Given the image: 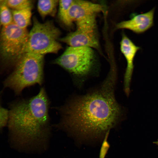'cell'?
<instances>
[{
    "instance_id": "cell-1",
    "label": "cell",
    "mask_w": 158,
    "mask_h": 158,
    "mask_svg": "<svg viewBox=\"0 0 158 158\" xmlns=\"http://www.w3.org/2000/svg\"><path fill=\"white\" fill-rule=\"evenodd\" d=\"M116 73L111 69L99 88L75 98L62 107V119L58 127L97 135L113 126L122 113L114 95Z\"/></svg>"
},
{
    "instance_id": "cell-2",
    "label": "cell",
    "mask_w": 158,
    "mask_h": 158,
    "mask_svg": "<svg viewBox=\"0 0 158 158\" xmlns=\"http://www.w3.org/2000/svg\"><path fill=\"white\" fill-rule=\"evenodd\" d=\"M8 123L20 145L26 148H46L50 134L49 101L42 88L27 99L9 103Z\"/></svg>"
},
{
    "instance_id": "cell-3",
    "label": "cell",
    "mask_w": 158,
    "mask_h": 158,
    "mask_svg": "<svg viewBox=\"0 0 158 158\" xmlns=\"http://www.w3.org/2000/svg\"><path fill=\"white\" fill-rule=\"evenodd\" d=\"M44 55L30 53L23 54L12 71L3 82L4 88H8L16 95L25 88L43 82Z\"/></svg>"
},
{
    "instance_id": "cell-4",
    "label": "cell",
    "mask_w": 158,
    "mask_h": 158,
    "mask_svg": "<svg viewBox=\"0 0 158 158\" xmlns=\"http://www.w3.org/2000/svg\"><path fill=\"white\" fill-rule=\"evenodd\" d=\"M61 34L59 29L53 21L47 20L42 23L34 17L32 27L29 32L24 54L30 53L44 55L57 53L62 48L58 41Z\"/></svg>"
},
{
    "instance_id": "cell-5",
    "label": "cell",
    "mask_w": 158,
    "mask_h": 158,
    "mask_svg": "<svg viewBox=\"0 0 158 158\" xmlns=\"http://www.w3.org/2000/svg\"><path fill=\"white\" fill-rule=\"evenodd\" d=\"M96 59L93 49L87 47H67L54 61L74 77L83 80L92 74Z\"/></svg>"
},
{
    "instance_id": "cell-6",
    "label": "cell",
    "mask_w": 158,
    "mask_h": 158,
    "mask_svg": "<svg viewBox=\"0 0 158 158\" xmlns=\"http://www.w3.org/2000/svg\"><path fill=\"white\" fill-rule=\"evenodd\" d=\"M28 35L26 29L19 28L13 22L1 28L0 55L4 66H15L24 54Z\"/></svg>"
},
{
    "instance_id": "cell-7",
    "label": "cell",
    "mask_w": 158,
    "mask_h": 158,
    "mask_svg": "<svg viewBox=\"0 0 158 158\" xmlns=\"http://www.w3.org/2000/svg\"><path fill=\"white\" fill-rule=\"evenodd\" d=\"M75 31L59 39L60 41L72 47H87L99 50L97 27L83 24L76 26Z\"/></svg>"
},
{
    "instance_id": "cell-8",
    "label": "cell",
    "mask_w": 158,
    "mask_h": 158,
    "mask_svg": "<svg viewBox=\"0 0 158 158\" xmlns=\"http://www.w3.org/2000/svg\"><path fill=\"white\" fill-rule=\"evenodd\" d=\"M120 49L127 61V67L124 76V87L128 95L130 92V83L134 68V59L137 51L141 49L136 45L124 33L120 42Z\"/></svg>"
},
{
    "instance_id": "cell-9",
    "label": "cell",
    "mask_w": 158,
    "mask_h": 158,
    "mask_svg": "<svg viewBox=\"0 0 158 158\" xmlns=\"http://www.w3.org/2000/svg\"><path fill=\"white\" fill-rule=\"evenodd\" d=\"M154 8H153L143 13H133L130 20L117 23L116 28L128 29L137 34L142 33L154 25Z\"/></svg>"
},
{
    "instance_id": "cell-10",
    "label": "cell",
    "mask_w": 158,
    "mask_h": 158,
    "mask_svg": "<svg viewBox=\"0 0 158 158\" xmlns=\"http://www.w3.org/2000/svg\"><path fill=\"white\" fill-rule=\"evenodd\" d=\"M102 5L88 1L74 0L68 13L69 27L83 17L96 14L103 11Z\"/></svg>"
},
{
    "instance_id": "cell-11",
    "label": "cell",
    "mask_w": 158,
    "mask_h": 158,
    "mask_svg": "<svg viewBox=\"0 0 158 158\" xmlns=\"http://www.w3.org/2000/svg\"><path fill=\"white\" fill-rule=\"evenodd\" d=\"M32 8L12 10L13 22L19 28L26 29L31 23Z\"/></svg>"
},
{
    "instance_id": "cell-12",
    "label": "cell",
    "mask_w": 158,
    "mask_h": 158,
    "mask_svg": "<svg viewBox=\"0 0 158 158\" xmlns=\"http://www.w3.org/2000/svg\"><path fill=\"white\" fill-rule=\"evenodd\" d=\"M59 0H40L37 2V9L40 16L43 18L48 16H55Z\"/></svg>"
},
{
    "instance_id": "cell-13",
    "label": "cell",
    "mask_w": 158,
    "mask_h": 158,
    "mask_svg": "<svg viewBox=\"0 0 158 158\" xmlns=\"http://www.w3.org/2000/svg\"><path fill=\"white\" fill-rule=\"evenodd\" d=\"M13 22L12 11L6 4L4 0H0V28Z\"/></svg>"
},
{
    "instance_id": "cell-14",
    "label": "cell",
    "mask_w": 158,
    "mask_h": 158,
    "mask_svg": "<svg viewBox=\"0 0 158 158\" xmlns=\"http://www.w3.org/2000/svg\"><path fill=\"white\" fill-rule=\"evenodd\" d=\"M73 0H59V3L58 16L60 20L65 25L69 26L68 13Z\"/></svg>"
},
{
    "instance_id": "cell-15",
    "label": "cell",
    "mask_w": 158,
    "mask_h": 158,
    "mask_svg": "<svg viewBox=\"0 0 158 158\" xmlns=\"http://www.w3.org/2000/svg\"><path fill=\"white\" fill-rule=\"evenodd\" d=\"M7 6L12 10H18L32 8L33 2L30 0H4Z\"/></svg>"
},
{
    "instance_id": "cell-16",
    "label": "cell",
    "mask_w": 158,
    "mask_h": 158,
    "mask_svg": "<svg viewBox=\"0 0 158 158\" xmlns=\"http://www.w3.org/2000/svg\"><path fill=\"white\" fill-rule=\"evenodd\" d=\"M8 117V109L2 106L0 98V129L5 126L7 124Z\"/></svg>"
},
{
    "instance_id": "cell-17",
    "label": "cell",
    "mask_w": 158,
    "mask_h": 158,
    "mask_svg": "<svg viewBox=\"0 0 158 158\" xmlns=\"http://www.w3.org/2000/svg\"><path fill=\"white\" fill-rule=\"evenodd\" d=\"M107 136H106L102 144L99 154V158H104L109 148V145L107 141Z\"/></svg>"
},
{
    "instance_id": "cell-18",
    "label": "cell",
    "mask_w": 158,
    "mask_h": 158,
    "mask_svg": "<svg viewBox=\"0 0 158 158\" xmlns=\"http://www.w3.org/2000/svg\"><path fill=\"white\" fill-rule=\"evenodd\" d=\"M155 143L157 144V145L158 146V140H157V141L155 142Z\"/></svg>"
}]
</instances>
